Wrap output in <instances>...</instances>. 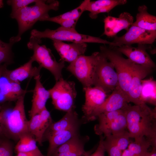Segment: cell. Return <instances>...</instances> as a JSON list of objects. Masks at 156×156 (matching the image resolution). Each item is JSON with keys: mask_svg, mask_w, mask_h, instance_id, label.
Masks as SVG:
<instances>
[{"mask_svg": "<svg viewBox=\"0 0 156 156\" xmlns=\"http://www.w3.org/2000/svg\"><path fill=\"white\" fill-rule=\"evenodd\" d=\"M122 109L130 138L138 141L146 137L153 147H156L155 108L152 109L144 103L133 105L127 104Z\"/></svg>", "mask_w": 156, "mask_h": 156, "instance_id": "cell-1", "label": "cell"}, {"mask_svg": "<svg viewBox=\"0 0 156 156\" xmlns=\"http://www.w3.org/2000/svg\"><path fill=\"white\" fill-rule=\"evenodd\" d=\"M25 95L18 98L13 108H0V125L7 138L18 140L21 135L28 132V120L26 117L24 104Z\"/></svg>", "mask_w": 156, "mask_h": 156, "instance_id": "cell-2", "label": "cell"}, {"mask_svg": "<svg viewBox=\"0 0 156 156\" xmlns=\"http://www.w3.org/2000/svg\"><path fill=\"white\" fill-rule=\"evenodd\" d=\"M59 5V2L57 1L37 0L34 5L11 12L10 17L15 19L18 23V32L16 37L21 40V36L25 31L38 21H42L49 16V11L57 10Z\"/></svg>", "mask_w": 156, "mask_h": 156, "instance_id": "cell-3", "label": "cell"}, {"mask_svg": "<svg viewBox=\"0 0 156 156\" xmlns=\"http://www.w3.org/2000/svg\"><path fill=\"white\" fill-rule=\"evenodd\" d=\"M30 36L40 40L42 38H48L53 41H67L77 43H101L109 44L113 47L118 46L117 44L100 38L81 34L76 30H71L61 27L55 30L47 29L43 31L34 29L31 32Z\"/></svg>", "mask_w": 156, "mask_h": 156, "instance_id": "cell-4", "label": "cell"}, {"mask_svg": "<svg viewBox=\"0 0 156 156\" xmlns=\"http://www.w3.org/2000/svg\"><path fill=\"white\" fill-rule=\"evenodd\" d=\"M100 52L112 62L117 74L120 88L127 97L135 63L126 59L112 47L101 46Z\"/></svg>", "mask_w": 156, "mask_h": 156, "instance_id": "cell-5", "label": "cell"}, {"mask_svg": "<svg viewBox=\"0 0 156 156\" xmlns=\"http://www.w3.org/2000/svg\"><path fill=\"white\" fill-rule=\"evenodd\" d=\"M41 40L30 36L27 44L28 48L33 51V54L30 58L36 61L41 68L49 70L53 75L56 81L62 77V71L64 67V62L56 60L51 50L44 45H40Z\"/></svg>", "mask_w": 156, "mask_h": 156, "instance_id": "cell-6", "label": "cell"}, {"mask_svg": "<svg viewBox=\"0 0 156 156\" xmlns=\"http://www.w3.org/2000/svg\"><path fill=\"white\" fill-rule=\"evenodd\" d=\"M101 55L100 52L91 55L79 56L70 63L67 70L81 83L83 87L93 86V79L96 65Z\"/></svg>", "mask_w": 156, "mask_h": 156, "instance_id": "cell-7", "label": "cell"}, {"mask_svg": "<svg viewBox=\"0 0 156 156\" xmlns=\"http://www.w3.org/2000/svg\"><path fill=\"white\" fill-rule=\"evenodd\" d=\"M49 91L55 108L66 112L75 109L77 93L74 82L62 77Z\"/></svg>", "mask_w": 156, "mask_h": 156, "instance_id": "cell-8", "label": "cell"}, {"mask_svg": "<svg viewBox=\"0 0 156 156\" xmlns=\"http://www.w3.org/2000/svg\"><path fill=\"white\" fill-rule=\"evenodd\" d=\"M100 53L94 76L93 86L102 88L107 94L119 86L118 77L113 64Z\"/></svg>", "mask_w": 156, "mask_h": 156, "instance_id": "cell-9", "label": "cell"}, {"mask_svg": "<svg viewBox=\"0 0 156 156\" xmlns=\"http://www.w3.org/2000/svg\"><path fill=\"white\" fill-rule=\"evenodd\" d=\"M123 35L115 36L112 42L121 46L133 44L149 45L152 44L156 38V31L145 30L131 25Z\"/></svg>", "mask_w": 156, "mask_h": 156, "instance_id": "cell-10", "label": "cell"}, {"mask_svg": "<svg viewBox=\"0 0 156 156\" xmlns=\"http://www.w3.org/2000/svg\"><path fill=\"white\" fill-rule=\"evenodd\" d=\"M144 44H138L137 47L131 45H122L119 47H112L117 51L126 56L133 63L152 69L156 67L155 63L147 51L149 47Z\"/></svg>", "mask_w": 156, "mask_h": 156, "instance_id": "cell-11", "label": "cell"}, {"mask_svg": "<svg viewBox=\"0 0 156 156\" xmlns=\"http://www.w3.org/2000/svg\"><path fill=\"white\" fill-rule=\"evenodd\" d=\"M129 103L126 95L119 87L118 86L107 97L104 102L94 111L88 122L94 120L101 114L121 109Z\"/></svg>", "mask_w": 156, "mask_h": 156, "instance_id": "cell-12", "label": "cell"}, {"mask_svg": "<svg viewBox=\"0 0 156 156\" xmlns=\"http://www.w3.org/2000/svg\"><path fill=\"white\" fill-rule=\"evenodd\" d=\"M85 93V102L82 106L83 115L82 120L87 122L94 111L100 106L107 97V94L101 88L92 86L83 87Z\"/></svg>", "mask_w": 156, "mask_h": 156, "instance_id": "cell-13", "label": "cell"}, {"mask_svg": "<svg viewBox=\"0 0 156 156\" xmlns=\"http://www.w3.org/2000/svg\"><path fill=\"white\" fill-rule=\"evenodd\" d=\"M53 122L50 114L46 107L28 120V132L34 137L37 142L41 145L45 132Z\"/></svg>", "mask_w": 156, "mask_h": 156, "instance_id": "cell-14", "label": "cell"}, {"mask_svg": "<svg viewBox=\"0 0 156 156\" xmlns=\"http://www.w3.org/2000/svg\"><path fill=\"white\" fill-rule=\"evenodd\" d=\"M153 70L135 64L127 95L129 103L132 102L137 105L145 103L142 102L140 99L142 81L149 75Z\"/></svg>", "mask_w": 156, "mask_h": 156, "instance_id": "cell-15", "label": "cell"}, {"mask_svg": "<svg viewBox=\"0 0 156 156\" xmlns=\"http://www.w3.org/2000/svg\"><path fill=\"white\" fill-rule=\"evenodd\" d=\"M133 22V17L127 12L121 13L117 17L108 16L104 20L103 34L109 37H114L122 30L127 31Z\"/></svg>", "mask_w": 156, "mask_h": 156, "instance_id": "cell-16", "label": "cell"}, {"mask_svg": "<svg viewBox=\"0 0 156 156\" xmlns=\"http://www.w3.org/2000/svg\"><path fill=\"white\" fill-rule=\"evenodd\" d=\"M53 42L61 60L70 63L79 56L84 55L87 47V44L85 43L67 44L62 41L54 40Z\"/></svg>", "mask_w": 156, "mask_h": 156, "instance_id": "cell-17", "label": "cell"}, {"mask_svg": "<svg viewBox=\"0 0 156 156\" xmlns=\"http://www.w3.org/2000/svg\"><path fill=\"white\" fill-rule=\"evenodd\" d=\"M34 62L30 59L29 60L20 67L13 70L7 69L6 67L4 69L2 75L9 81L20 83L26 79L34 78L40 75L41 68L39 66L37 67H33L32 64Z\"/></svg>", "mask_w": 156, "mask_h": 156, "instance_id": "cell-18", "label": "cell"}, {"mask_svg": "<svg viewBox=\"0 0 156 156\" xmlns=\"http://www.w3.org/2000/svg\"><path fill=\"white\" fill-rule=\"evenodd\" d=\"M81 122L75 110L66 112L60 120L53 122L45 132L43 138V141L48 140L55 134L75 126L80 125Z\"/></svg>", "mask_w": 156, "mask_h": 156, "instance_id": "cell-19", "label": "cell"}, {"mask_svg": "<svg viewBox=\"0 0 156 156\" xmlns=\"http://www.w3.org/2000/svg\"><path fill=\"white\" fill-rule=\"evenodd\" d=\"M35 85L33 91L32 105L29 111L30 117L38 114L46 107V104L50 97L49 92L44 87L40 81V75L35 77Z\"/></svg>", "mask_w": 156, "mask_h": 156, "instance_id": "cell-20", "label": "cell"}, {"mask_svg": "<svg viewBox=\"0 0 156 156\" xmlns=\"http://www.w3.org/2000/svg\"><path fill=\"white\" fill-rule=\"evenodd\" d=\"M126 0H98L88 3L86 11L90 12L89 15L92 19L96 18L99 14L108 13L115 7L125 4Z\"/></svg>", "mask_w": 156, "mask_h": 156, "instance_id": "cell-21", "label": "cell"}, {"mask_svg": "<svg viewBox=\"0 0 156 156\" xmlns=\"http://www.w3.org/2000/svg\"><path fill=\"white\" fill-rule=\"evenodd\" d=\"M88 136L81 137L77 135L59 146L52 155L64 153L68 156H76L80 151L84 148L85 144L88 140Z\"/></svg>", "mask_w": 156, "mask_h": 156, "instance_id": "cell-22", "label": "cell"}, {"mask_svg": "<svg viewBox=\"0 0 156 156\" xmlns=\"http://www.w3.org/2000/svg\"><path fill=\"white\" fill-rule=\"evenodd\" d=\"M80 125L60 131L50 138L47 156H51L56 149L73 137L79 134Z\"/></svg>", "mask_w": 156, "mask_h": 156, "instance_id": "cell-23", "label": "cell"}, {"mask_svg": "<svg viewBox=\"0 0 156 156\" xmlns=\"http://www.w3.org/2000/svg\"><path fill=\"white\" fill-rule=\"evenodd\" d=\"M147 10V7L144 5L139 6L135 21L132 25L145 30L156 31V17L149 13Z\"/></svg>", "mask_w": 156, "mask_h": 156, "instance_id": "cell-24", "label": "cell"}, {"mask_svg": "<svg viewBox=\"0 0 156 156\" xmlns=\"http://www.w3.org/2000/svg\"><path fill=\"white\" fill-rule=\"evenodd\" d=\"M127 129V121L123 111V112L115 120L99 130L96 134L100 135L103 134L105 137L108 135H115L121 133L126 130Z\"/></svg>", "mask_w": 156, "mask_h": 156, "instance_id": "cell-25", "label": "cell"}, {"mask_svg": "<svg viewBox=\"0 0 156 156\" xmlns=\"http://www.w3.org/2000/svg\"><path fill=\"white\" fill-rule=\"evenodd\" d=\"M140 99L143 103L156 105V81L153 77L142 80Z\"/></svg>", "mask_w": 156, "mask_h": 156, "instance_id": "cell-26", "label": "cell"}, {"mask_svg": "<svg viewBox=\"0 0 156 156\" xmlns=\"http://www.w3.org/2000/svg\"><path fill=\"white\" fill-rule=\"evenodd\" d=\"M151 146H152L151 142L143 138L129 143L127 148L122 151L121 156H145Z\"/></svg>", "mask_w": 156, "mask_h": 156, "instance_id": "cell-27", "label": "cell"}, {"mask_svg": "<svg viewBox=\"0 0 156 156\" xmlns=\"http://www.w3.org/2000/svg\"><path fill=\"white\" fill-rule=\"evenodd\" d=\"M90 1L85 0L79 6L71 10L55 16H49L43 19L42 21H49L58 23L65 20H78L82 14L86 11L87 6Z\"/></svg>", "mask_w": 156, "mask_h": 156, "instance_id": "cell-28", "label": "cell"}, {"mask_svg": "<svg viewBox=\"0 0 156 156\" xmlns=\"http://www.w3.org/2000/svg\"><path fill=\"white\" fill-rule=\"evenodd\" d=\"M34 137L29 132L21 135L15 147L17 153L26 152L33 151L38 147Z\"/></svg>", "mask_w": 156, "mask_h": 156, "instance_id": "cell-29", "label": "cell"}, {"mask_svg": "<svg viewBox=\"0 0 156 156\" xmlns=\"http://www.w3.org/2000/svg\"><path fill=\"white\" fill-rule=\"evenodd\" d=\"M20 40L16 36L11 38L8 43L0 39V65L3 62L8 64L13 62V55L12 48L14 43Z\"/></svg>", "mask_w": 156, "mask_h": 156, "instance_id": "cell-30", "label": "cell"}, {"mask_svg": "<svg viewBox=\"0 0 156 156\" xmlns=\"http://www.w3.org/2000/svg\"><path fill=\"white\" fill-rule=\"evenodd\" d=\"M123 112L122 109L111 112H105L98 116L99 123L94 127V131L96 134L101 129L107 125L115 120Z\"/></svg>", "mask_w": 156, "mask_h": 156, "instance_id": "cell-31", "label": "cell"}, {"mask_svg": "<svg viewBox=\"0 0 156 156\" xmlns=\"http://www.w3.org/2000/svg\"><path fill=\"white\" fill-rule=\"evenodd\" d=\"M103 141L105 151L108 156H121L122 151L118 148L112 135L106 136Z\"/></svg>", "mask_w": 156, "mask_h": 156, "instance_id": "cell-32", "label": "cell"}, {"mask_svg": "<svg viewBox=\"0 0 156 156\" xmlns=\"http://www.w3.org/2000/svg\"><path fill=\"white\" fill-rule=\"evenodd\" d=\"M112 135L117 145L121 151H123L127 148L129 144L130 138L127 131L126 130L121 133Z\"/></svg>", "mask_w": 156, "mask_h": 156, "instance_id": "cell-33", "label": "cell"}, {"mask_svg": "<svg viewBox=\"0 0 156 156\" xmlns=\"http://www.w3.org/2000/svg\"><path fill=\"white\" fill-rule=\"evenodd\" d=\"M37 0H9L7 4L12 7V12H15L31 3H36Z\"/></svg>", "mask_w": 156, "mask_h": 156, "instance_id": "cell-34", "label": "cell"}, {"mask_svg": "<svg viewBox=\"0 0 156 156\" xmlns=\"http://www.w3.org/2000/svg\"><path fill=\"white\" fill-rule=\"evenodd\" d=\"M0 156H13L12 146L5 139L0 145Z\"/></svg>", "mask_w": 156, "mask_h": 156, "instance_id": "cell-35", "label": "cell"}, {"mask_svg": "<svg viewBox=\"0 0 156 156\" xmlns=\"http://www.w3.org/2000/svg\"><path fill=\"white\" fill-rule=\"evenodd\" d=\"M105 137L103 135H100V140L98 146L95 152L88 156H105V152L103 144Z\"/></svg>", "mask_w": 156, "mask_h": 156, "instance_id": "cell-36", "label": "cell"}, {"mask_svg": "<svg viewBox=\"0 0 156 156\" xmlns=\"http://www.w3.org/2000/svg\"><path fill=\"white\" fill-rule=\"evenodd\" d=\"M78 20H68L61 21L58 24L64 28L73 30H76L75 27Z\"/></svg>", "mask_w": 156, "mask_h": 156, "instance_id": "cell-37", "label": "cell"}, {"mask_svg": "<svg viewBox=\"0 0 156 156\" xmlns=\"http://www.w3.org/2000/svg\"><path fill=\"white\" fill-rule=\"evenodd\" d=\"M42 155L38 148L30 152L18 153L16 156H41Z\"/></svg>", "mask_w": 156, "mask_h": 156, "instance_id": "cell-38", "label": "cell"}, {"mask_svg": "<svg viewBox=\"0 0 156 156\" xmlns=\"http://www.w3.org/2000/svg\"><path fill=\"white\" fill-rule=\"evenodd\" d=\"M7 138L4 131L0 125V138L4 139Z\"/></svg>", "mask_w": 156, "mask_h": 156, "instance_id": "cell-39", "label": "cell"}, {"mask_svg": "<svg viewBox=\"0 0 156 156\" xmlns=\"http://www.w3.org/2000/svg\"><path fill=\"white\" fill-rule=\"evenodd\" d=\"M145 156H156V147H153L151 152H148Z\"/></svg>", "mask_w": 156, "mask_h": 156, "instance_id": "cell-40", "label": "cell"}, {"mask_svg": "<svg viewBox=\"0 0 156 156\" xmlns=\"http://www.w3.org/2000/svg\"><path fill=\"white\" fill-rule=\"evenodd\" d=\"M8 64L5 63L3 65L0 66V78L2 75V73L4 69L7 67Z\"/></svg>", "mask_w": 156, "mask_h": 156, "instance_id": "cell-41", "label": "cell"}, {"mask_svg": "<svg viewBox=\"0 0 156 156\" xmlns=\"http://www.w3.org/2000/svg\"><path fill=\"white\" fill-rule=\"evenodd\" d=\"M3 6V1L0 0V8H2Z\"/></svg>", "mask_w": 156, "mask_h": 156, "instance_id": "cell-42", "label": "cell"}, {"mask_svg": "<svg viewBox=\"0 0 156 156\" xmlns=\"http://www.w3.org/2000/svg\"><path fill=\"white\" fill-rule=\"evenodd\" d=\"M91 151H89L88 153H87V154H86V155L85 156H88L89 155H90V154H91Z\"/></svg>", "mask_w": 156, "mask_h": 156, "instance_id": "cell-43", "label": "cell"}, {"mask_svg": "<svg viewBox=\"0 0 156 156\" xmlns=\"http://www.w3.org/2000/svg\"><path fill=\"white\" fill-rule=\"evenodd\" d=\"M4 140V139H1L0 138V145L2 143L3 141V140Z\"/></svg>", "mask_w": 156, "mask_h": 156, "instance_id": "cell-44", "label": "cell"}, {"mask_svg": "<svg viewBox=\"0 0 156 156\" xmlns=\"http://www.w3.org/2000/svg\"><path fill=\"white\" fill-rule=\"evenodd\" d=\"M41 156H44L43 155H42Z\"/></svg>", "mask_w": 156, "mask_h": 156, "instance_id": "cell-45", "label": "cell"}]
</instances>
